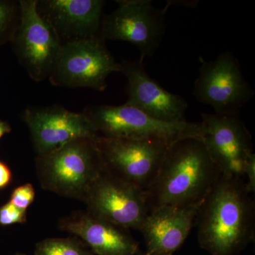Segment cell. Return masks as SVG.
I'll use <instances>...</instances> for the list:
<instances>
[{
	"label": "cell",
	"instance_id": "obj_3",
	"mask_svg": "<svg viewBox=\"0 0 255 255\" xmlns=\"http://www.w3.org/2000/svg\"><path fill=\"white\" fill-rule=\"evenodd\" d=\"M96 139H76L37 155L36 172L42 187L65 197L85 201L104 172Z\"/></svg>",
	"mask_w": 255,
	"mask_h": 255
},
{
	"label": "cell",
	"instance_id": "obj_25",
	"mask_svg": "<svg viewBox=\"0 0 255 255\" xmlns=\"http://www.w3.org/2000/svg\"><path fill=\"white\" fill-rule=\"evenodd\" d=\"M15 255H26L22 254V253H17V254H16Z\"/></svg>",
	"mask_w": 255,
	"mask_h": 255
},
{
	"label": "cell",
	"instance_id": "obj_5",
	"mask_svg": "<svg viewBox=\"0 0 255 255\" xmlns=\"http://www.w3.org/2000/svg\"><path fill=\"white\" fill-rule=\"evenodd\" d=\"M119 70L120 65L107 49L105 40L98 36L63 43L48 80L55 87L103 92L107 78Z\"/></svg>",
	"mask_w": 255,
	"mask_h": 255
},
{
	"label": "cell",
	"instance_id": "obj_19",
	"mask_svg": "<svg viewBox=\"0 0 255 255\" xmlns=\"http://www.w3.org/2000/svg\"><path fill=\"white\" fill-rule=\"evenodd\" d=\"M36 193L30 183L23 184L15 189L11 194L10 202L20 209L26 210L34 201Z\"/></svg>",
	"mask_w": 255,
	"mask_h": 255
},
{
	"label": "cell",
	"instance_id": "obj_14",
	"mask_svg": "<svg viewBox=\"0 0 255 255\" xmlns=\"http://www.w3.org/2000/svg\"><path fill=\"white\" fill-rule=\"evenodd\" d=\"M103 0H38L37 11L62 43L100 36Z\"/></svg>",
	"mask_w": 255,
	"mask_h": 255
},
{
	"label": "cell",
	"instance_id": "obj_17",
	"mask_svg": "<svg viewBox=\"0 0 255 255\" xmlns=\"http://www.w3.org/2000/svg\"><path fill=\"white\" fill-rule=\"evenodd\" d=\"M35 255H93L75 238H48L36 245Z\"/></svg>",
	"mask_w": 255,
	"mask_h": 255
},
{
	"label": "cell",
	"instance_id": "obj_18",
	"mask_svg": "<svg viewBox=\"0 0 255 255\" xmlns=\"http://www.w3.org/2000/svg\"><path fill=\"white\" fill-rule=\"evenodd\" d=\"M20 19L19 1H0V38L12 39Z\"/></svg>",
	"mask_w": 255,
	"mask_h": 255
},
{
	"label": "cell",
	"instance_id": "obj_12",
	"mask_svg": "<svg viewBox=\"0 0 255 255\" xmlns=\"http://www.w3.org/2000/svg\"><path fill=\"white\" fill-rule=\"evenodd\" d=\"M22 117L37 155L48 153L76 139L99 136L85 114L75 113L61 106L28 107Z\"/></svg>",
	"mask_w": 255,
	"mask_h": 255
},
{
	"label": "cell",
	"instance_id": "obj_9",
	"mask_svg": "<svg viewBox=\"0 0 255 255\" xmlns=\"http://www.w3.org/2000/svg\"><path fill=\"white\" fill-rule=\"evenodd\" d=\"M194 97L216 113H234L251 101L255 90L244 78L241 64L230 50L203 62L194 82Z\"/></svg>",
	"mask_w": 255,
	"mask_h": 255
},
{
	"label": "cell",
	"instance_id": "obj_16",
	"mask_svg": "<svg viewBox=\"0 0 255 255\" xmlns=\"http://www.w3.org/2000/svg\"><path fill=\"white\" fill-rule=\"evenodd\" d=\"M60 227L81 238L97 255H136L140 251L137 241L127 230L88 212L65 218Z\"/></svg>",
	"mask_w": 255,
	"mask_h": 255
},
{
	"label": "cell",
	"instance_id": "obj_8",
	"mask_svg": "<svg viewBox=\"0 0 255 255\" xmlns=\"http://www.w3.org/2000/svg\"><path fill=\"white\" fill-rule=\"evenodd\" d=\"M20 19L12 41L18 59L36 82L49 78L63 43L37 11L38 0H20Z\"/></svg>",
	"mask_w": 255,
	"mask_h": 255
},
{
	"label": "cell",
	"instance_id": "obj_2",
	"mask_svg": "<svg viewBox=\"0 0 255 255\" xmlns=\"http://www.w3.org/2000/svg\"><path fill=\"white\" fill-rule=\"evenodd\" d=\"M199 137L182 139L169 146L157 176L145 191L151 210L185 206L204 200L221 177Z\"/></svg>",
	"mask_w": 255,
	"mask_h": 255
},
{
	"label": "cell",
	"instance_id": "obj_11",
	"mask_svg": "<svg viewBox=\"0 0 255 255\" xmlns=\"http://www.w3.org/2000/svg\"><path fill=\"white\" fill-rule=\"evenodd\" d=\"M201 117L200 139L221 174L243 177L247 159L253 150L251 132L240 112H215Z\"/></svg>",
	"mask_w": 255,
	"mask_h": 255
},
{
	"label": "cell",
	"instance_id": "obj_15",
	"mask_svg": "<svg viewBox=\"0 0 255 255\" xmlns=\"http://www.w3.org/2000/svg\"><path fill=\"white\" fill-rule=\"evenodd\" d=\"M203 201L192 205L163 206L151 210L140 231L145 241V253L173 255L178 251L187 240Z\"/></svg>",
	"mask_w": 255,
	"mask_h": 255
},
{
	"label": "cell",
	"instance_id": "obj_6",
	"mask_svg": "<svg viewBox=\"0 0 255 255\" xmlns=\"http://www.w3.org/2000/svg\"><path fill=\"white\" fill-rule=\"evenodd\" d=\"M104 171L145 191L157 176L168 149L155 138L96 139Z\"/></svg>",
	"mask_w": 255,
	"mask_h": 255
},
{
	"label": "cell",
	"instance_id": "obj_24",
	"mask_svg": "<svg viewBox=\"0 0 255 255\" xmlns=\"http://www.w3.org/2000/svg\"><path fill=\"white\" fill-rule=\"evenodd\" d=\"M136 255H173L172 254H167V253H146L139 251Z\"/></svg>",
	"mask_w": 255,
	"mask_h": 255
},
{
	"label": "cell",
	"instance_id": "obj_21",
	"mask_svg": "<svg viewBox=\"0 0 255 255\" xmlns=\"http://www.w3.org/2000/svg\"><path fill=\"white\" fill-rule=\"evenodd\" d=\"M244 175L247 177L248 182L246 183V188L250 194L255 191V155L254 152L251 154L247 159L245 164Z\"/></svg>",
	"mask_w": 255,
	"mask_h": 255
},
{
	"label": "cell",
	"instance_id": "obj_7",
	"mask_svg": "<svg viewBox=\"0 0 255 255\" xmlns=\"http://www.w3.org/2000/svg\"><path fill=\"white\" fill-rule=\"evenodd\" d=\"M117 9L102 17L100 36L104 40L127 41L137 46L142 58L155 54L165 33L166 12L150 0H117Z\"/></svg>",
	"mask_w": 255,
	"mask_h": 255
},
{
	"label": "cell",
	"instance_id": "obj_13",
	"mask_svg": "<svg viewBox=\"0 0 255 255\" xmlns=\"http://www.w3.org/2000/svg\"><path fill=\"white\" fill-rule=\"evenodd\" d=\"M145 58L135 61L124 60L119 72L127 79V105L138 109L152 118L169 123L186 122L188 105L180 95L171 93L147 74Z\"/></svg>",
	"mask_w": 255,
	"mask_h": 255
},
{
	"label": "cell",
	"instance_id": "obj_23",
	"mask_svg": "<svg viewBox=\"0 0 255 255\" xmlns=\"http://www.w3.org/2000/svg\"><path fill=\"white\" fill-rule=\"evenodd\" d=\"M11 128L7 122H3L0 120V139L5 134L9 133L11 131Z\"/></svg>",
	"mask_w": 255,
	"mask_h": 255
},
{
	"label": "cell",
	"instance_id": "obj_10",
	"mask_svg": "<svg viewBox=\"0 0 255 255\" xmlns=\"http://www.w3.org/2000/svg\"><path fill=\"white\" fill-rule=\"evenodd\" d=\"M84 201L89 214L126 230L140 231L150 213L145 191L105 171Z\"/></svg>",
	"mask_w": 255,
	"mask_h": 255
},
{
	"label": "cell",
	"instance_id": "obj_1",
	"mask_svg": "<svg viewBox=\"0 0 255 255\" xmlns=\"http://www.w3.org/2000/svg\"><path fill=\"white\" fill-rule=\"evenodd\" d=\"M241 177L221 174L196 219L198 241L211 255H235L255 238V204Z\"/></svg>",
	"mask_w": 255,
	"mask_h": 255
},
{
	"label": "cell",
	"instance_id": "obj_22",
	"mask_svg": "<svg viewBox=\"0 0 255 255\" xmlns=\"http://www.w3.org/2000/svg\"><path fill=\"white\" fill-rule=\"evenodd\" d=\"M11 180V170L6 164L0 162V189L6 187Z\"/></svg>",
	"mask_w": 255,
	"mask_h": 255
},
{
	"label": "cell",
	"instance_id": "obj_4",
	"mask_svg": "<svg viewBox=\"0 0 255 255\" xmlns=\"http://www.w3.org/2000/svg\"><path fill=\"white\" fill-rule=\"evenodd\" d=\"M82 113L90 121L99 136L155 138L169 145L187 137H201L200 123L162 122L127 103L89 106Z\"/></svg>",
	"mask_w": 255,
	"mask_h": 255
},
{
	"label": "cell",
	"instance_id": "obj_20",
	"mask_svg": "<svg viewBox=\"0 0 255 255\" xmlns=\"http://www.w3.org/2000/svg\"><path fill=\"white\" fill-rule=\"evenodd\" d=\"M26 221V210L18 209L10 201L0 208V225L10 226Z\"/></svg>",
	"mask_w": 255,
	"mask_h": 255
}]
</instances>
